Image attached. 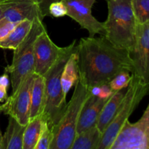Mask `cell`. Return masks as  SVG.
<instances>
[{
	"label": "cell",
	"mask_w": 149,
	"mask_h": 149,
	"mask_svg": "<svg viewBox=\"0 0 149 149\" xmlns=\"http://www.w3.org/2000/svg\"><path fill=\"white\" fill-rule=\"evenodd\" d=\"M75 50L79 78L87 89L109 83L123 71L133 72L129 51L116 47L104 36L81 38Z\"/></svg>",
	"instance_id": "obj_1"
},
{
	"label": "cell",
	"mask_w": 149,
	"mask_h": 149,
	"mask_svg": "<svg viewBox=\"0 0 149 149\" xmlns=\"http://www.w3.org/2000/svg\"><path fill=\"white\" fill-rule=\"evenodd\" d=\"M108 17L104 23L105 36L113 45L130 52L135 42L136 20L132 0H106Z\"/></svg>",
	"instance_id": "obj_2"
},
{
	"label": "cell",
	"mask_w": 149,
	"mask_h": 149,
	"mask_svg": "<svg viewBox=\"0 0 149 149\" xmlns=\"http://www.w3.org/2000/svg\"><path fill=\"white\" fill-rule=\"evenodd\" d=\"M76 42L74 40L69 45L64 47L58 60L42 76L45 85V106L42 115L50 128L59 122L68 104L66 97L63 93L61 74L67 60L75 50Z\"/></svg>",
	"instance_id": "obj_3"
},
{
	"label": "cell",
	"mask_w": 149,
	"mask_h": 149,
	"mask_svg": "<svg viewBox=\"0 0 149 149\" xmlns=\"http://www.w3.org/2000/svg\"><path fill=\"white\" fill-rule=\"evenodd\" d=\"M90 95L87 87L79 78L63 115L59 122L51 128L53 138L49 149H71L77 133L80 111Z\"/></svg>",
	"instance_id": "obj_4"
},
{
	"label": "cell",
	"mask_w": 149,
	"mask_h": 149,
	"mask_svg": "<svg viewBox=\"0 0 149 149\" xmlns=\"http://www.w3.org/2000/svg\"><path fill=\"white\" fill-rule=\"evenodd\" d=\"M148 93L149 84L132 74V79L122 104L113 120L103 132L98 149H111L125 122L129 120L130 116Z\"/></svg>",
	"instance_id": "obj_5"
},
{
	"label": "cell",
	"mask_w": 149,
	"mask_h": 149,
	"mask_svg": "<svg viewBox=\"0 0 149 149\" xmlns=\"http://www.w3.org/2000/svg\"><path fill=\"white\" fill-rule=\"evenodd\" d=\"M43 20L40 17H36L33 20L29 33L19 46L13 50L12 63L4 68V73H7L10 77L13 93L17 90L25 77L34 73L33 46L37 36L46 29Z\"/></svg>",
	"instance_id": "obj_6"
},
{
	"label": "cell",
	"mask_w": 149,
	"mask_h": 149,
	"mask_svg": "<svg viewBox=\"0 0 149 149\" xmlns=\"http://www.w3.org/2000/svg\"><path fill=\"white\" fill-rule=\"evenodd\" d=\"M111 149H149V103L138 122H125Z\"/></svg>",
	"instance_id": "obj_7"
},
{
	"label": "cell",
	"mask_w": 149,
	"mask_h": 149,
	"mask_svg": "<svg viewBox=\"0 0 149 149\" xmlns=\"http://www.w3.org/2000/svg\"><path fill=\"white\" fill-rule=\"evenodd\" d=\"M34 77L35 73H32L25 77L17 90L12 93L4 104L0 106L1 112L15 118L23 125L29 122L31 93Z\"/></svg>",
	"instance_id": "obj_8"
},
{
	"label": "cell",
	"mask_w": 149,
	"mask_h": 149,
	"mask_svg": "<svg viewBox=\"0 0 149 149\" xmlns=\"http://www.w3.org/2000/svg\"><path fill=\"white\" fill-rule=\"evenodd\" d=\"M130 56L133 64L132 74L149 84V22L137 23L135 45Z\"/></svg>",
	"instance_id": "obj_9"
},
{
	"label": "cell",
	"mask_w": 149,
	"mask_h": 149,
	"mask_svg": "<svg viewBox=\"0 0 149 149\" xmlns=\"http://www.w3.org/2000/svg\"><path fill=\"white\" fill-rule=\"evenodd\" d=\"M67 7V15L75 20L81 29L89 32V36L96 34L105 36L103 22H100L92 15V7L96 0H63Z\"/></svg>",
	"instance_id": "obj_10"
},
{
	"label": "cell",
	"mask_w": 149,
	"mask_h": 149,
	"mask_svg": "<svg viewBox=\"0 0 149 149\" xmlns=\"http://www.w3.org/2000/svg\"><path fill=\"white\" fill-rule=\"evenodd\" d=\"M63 47L57 46L49 37L47 29L36 38L33 46L34 73L44 76L58 60Z\"/></svg>",
	"instance_id": "obj_11"
},
{
	"label": "cell",
	"mask_w": 149,
	"mask_h": 149,
	"mask_svg": "<svg viewBox=\"0 0 149 149\" xmlns=\"http://www.w3.org/2000/svg\"><path fill=\"white\" fill-rule=\"evenodd\" d=\"M36 17L45 18L33 0H9L1 18L17 23L23 20L33 21Z\"/></svg>",
	"instance_id": "obj_12"
},
{
	"label": "cell",
	"mask_w": 149,
	"mask_h": 149,
	"mask_svg": "<svg viewBox=\"0 0 149 149\" xmlns=\"http://www.w3.org/2000/svg\"><path fill=\"white\" fill-rule=\"evenodd\" d=\"M108 100L100 98L97 96H88L80 111L77 125V133L96 126L97 119Z\"/></svg>",
	"instance_id": "obj_13"
},
{
	"label": "cell",
	"mask_w": 149,
	"mask_h": 149,
	"mask_svg": "<svg viewBox=\"0 0 149 149\" xmlns=\"http://www.w3.org/2000/svg\"><path fill=\"white\" fill-rule=\"evenodd\" d=\"M127 89V88L114 91L113 95L108 99L106 104L103 106L96 124L97 127L102 133L104 132L106 127L116 116L126 94Z\"/></svg>",
	"instance_id": "obj_14"
},
{
	"label": "cell",
	"mask_w": 149,
	"mask_h": 149,
	"mask_svg": "<svg viewBox=\"0 0 149 149\" xmlns=\"http://www.w3.org/2000/svg\"><path fill=\"white\" fill-rule=\"evenodd\" d=\"M45 106V85L42 76L35 74L31 93L29 121L43 113Z\"/></svg>",
	"instance_id": "obj_15"
},
{
	"label": "cell",
	"mask_w": 149,
	"mask_h": 149,
	"mask_svg": "<svg viewBox=\"0 0 149 149\" xmlns=\"http://www.w3.org/2000/svg\"><path fill=\"white\" fill-rule=\"evenodd\" d=\"M26 125H21L15 118L9 116L8 125L2 135L3 149H23V134Z\"/></svg>",
	"instance_id": "obj_16"
},
{
	"label": "cell",
	"mask_w": 149,
	"mask_h": 149,
	"mask_svg": "<svg viewBox=\"0 0 149 149\" xmlns=\"http://www.w3.org/2000/svg\"><path fill=\"white\" fill-rule=\"evenodd\" d=\"M33 21L23 20L16 24L7 37L0 41V47L14 50L26 37L32 27Z\"/></svg>",
	"instance_id": "obj_17"
},
{
	"label": "cell",
	"mask_w": 149,
	"mask_h": 149,
	"mask_svg": "<svg viewBox=\"0 0 149 149\" xmlns=\"http://www.w3.org/2000/svg\"><path fill=\"white\" fill-rule=\"evenodd\" d=\"M102 133L97 126L77 133L71 149H98Z\"/></svg>",
	"instance_id": "obj_18"
},
{
	"label": "cell",
	"mask_w": 149,
	"mask_h": 149,
	"mask_svg": "<svg viewBox=\"0 0 149 149\" xmlns=\"http://www.w3.org/2000/svg\"><path fill=\"white\" fill-rule=\"evenodd\" d=\"M79 79L78 59L76 50L72 52L67 60L61 74V84L63 93L66 97L72 87L75 85Z\"/></svg>",
	"instance_id": "obj_19"
},
{
	"label": "cell",
	"mask_w": 149,
	"mask_h": 149,
	"mask_svg": "<svg viewBox=\"0 0 149 149\" xmlns=\"http://www.w3.org/2000/svg\"><path fill=\"white\" fill-rule=\"evenodd\" d=\"M45 118L43 115L29 121L23 134V149H35L42 130Z\"/></svg>",
	"instance_id": "obj_20"
},
{
	"label": "cell",
	"mask_w": 149,
	"mask_h": 149,
	"mask_svg": "<svg viewBox=\"0 0 149 149\" xmlns=\"http://www.w3.org/2000/svg\"><path fill=\"white\" fill-rule=\"evenodd\" d=\"M132 7L137 23L149 22V0H132Z\"/></svg>",
	"instance_id": "obj_21"
},
{
	"label": "cell",
	"mask_w": 149,
	"mask_h": 149,
	"mask_svg": "<svg viewBox=\"0 0 149 149\" xmlns=\"http://www.w3.org/2000/svg\"><path fill=\"white\" fill-rule=\"evenodd\" d=\"M132 79V73L127 71H123L116 74L110 81L109 85L113 91L127 88Z\"/></svg>",
	"instance_id": "obj_22"
},
{
	"label": "cell",
	"mask_w": 149,
	"mask_h": 149,
	"mask_svg": "<svg viewBox=\"0 0 149 149\" xmlns=\"http://www.w3.org/2000/svg\"><path fill=\"white\" fill-rule=\"evenodd\" d=\"M52 138H53V134H52V129L49 127L47 122L45 119L42 127V132L35 149H49Z\"/></svg>",
	"instance_id": "obj_23"
},
{
	"label": "cell",
	"mask_w": 149,
	"mask_h": 149,
	"mask_svg": "<svg viewBox=\"0 0 149 149\" xmlns=\"http://www.w3.org/2000/svg\"><path fill=\"white\" fill-rule=\"evenodd\" d=\"M49 15L54 17H61L67 15V7L63 0L51 3L48 9Z\"/></svg>",
	"instance_id": "obj_24"
},
{
	"label": "cell",
	"mask_w": 149,
	"mask_h": 149,
	"mask_svg": "<svg viewBox=\"0 0 149 149\" xmlns=\"http://www.w3.org/2000/svg\"><path fill=\"white\" fill-rule=\"evenodd\" d=\"M17 23L9 21L4 18L0 19V41L8 36Z\"/></svg>",
	"instance_id": "obj_25"
},
{
	"label": "cell",
	"mask_w": 149,
	"mask_h": 149,
	"mask_svg": "<svg viewBox=\"0 0 149 149\" xmlns=\"http://www.w3.org/2000/svg\"><path fill=\"white\" fill-rule=\"evenodd\" d=\"M39 6L40 11L42 13V16L44 17H47L49 15V12H48V9H49V6L51 3L54 2V1H61V0H33Z\"/></svg>",
	"instance_id": "obj_26"
},
{
	"label": "cell",
	"mask_w": 149,
	"mask_h": 149,
	"mask_svg": "<svg viewBox=\"0 0 149 149\" xmlns=\"http://www.w3.org/2000/svg\"><path fill=\"white\" fill-rule=\"evenodd\" d=\"M100 86V94L97 97H99L100 98L105 99V100H108L111 96L113 95V93H114V91L112 90V89L111 88L110 85H109V83L107 84H101Z\"/></svg>",
	"instance_id": "obj_27"
},
{
	"label": "cell",
	"mask_w": 149,
	"mask_h": 149,
	"mask_svg": "<svg viewBox=\"0 0 149 149\" xmlns=\"http://www.w3.org/2000/svg\"><path fill=\"white\" fill-rule=\"evenodd\" d=\"M10 84H11V82H10V77L7 73H4V74L0 76V85L8 90Z\"/></svg>",
	"instance_id": "obj_28"
},
{
	"label": "cell",
	"mask_w": 149,
	"mask_h": 149,
	"mask_svg": "<svg viewBox=\"0 0 149 149\" xmlns=\"http://www.w3.org/2000/svg\"><path fill=\"white\" fill-rule=\"evenodd\" d=\"M8 97L7 95V90L5 87L0 85V103L4 102Z\"/></svg>",
	"instance_id": "obj_29"
},
{
	"label": "cell",
	"mask_w": 149,
	"mask_h": 149,
	"mask_svg": "<svg viewBox=\"0 0 149 149\" xmlns=\"http://www.w3.org/2000/svg\"><path fill=\"white\" fill-rule=\"evenodd\" d=\"M7 3H8V1H6V2L0 4V19H1V17H2V15H3V13H4V10H5L6 7H7Z\"/></svg>",
	"instance_id": "obj_30"
},
{
	"label": "cell",
	"mask_w": 149,
	"mask_h": 149,
	"mask_svg": "<svg viewBox=\"0 0 149 149\" xmlns=\"http://www.w3.org/2000/svg\"><path fill=\"white\" fill-rule=\"evenodd\" d=\"M9 1V0H0V4H1V3H4V2H6V1Z\"/></svg>",
	"instance_id": "obj_31"
},
{
	"label": "cell",
	"mask_w": 149,
	"mask_h": 149,
	"mask_svg": "<svg viewBox=\"0 0 149 149\" xmlns=\"http://www.w3.org/2000/svg\"><path fill=\"white\" fill-rule=\"evenodd\" d=\"M1 109H0V113H1ZM0 132H1V130H0Z\"/></svg>",
	"instance_id": "obj_32"
}]
</instances>
